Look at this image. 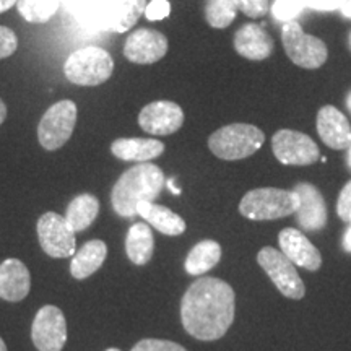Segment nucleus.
<instances>
[{"label": "nucleus", "mask_w": 351, "mask_h": 351, "mask_svg": "<svg viewBox=\"0 0 351 351\" xmlns=\"http://www.w3.org/2000/svg\"><path fill=\"white\" fill-rule=\"evenodd\" d=\"M234 289L215 276H202L187 288L181 301L186 332L202 341L221 339L234 320Z\"/></svg>", "instance_id": "obj_1"}, {"label": "nucleus", "mask_w": 351, "mask_h": 351, "mask_svg": "<svg viewBox=\"0 0 351 351\" xmlns=\"http://www.w3.org/2000/svg\"><path fill=\"white\" fill-rule=\"evenodd\" d=\"M83 28L95 33H125L145 13L147 0H62Z\"/></svg>", "instance_id": "obj_2"}, {"label": "nucleus", "mask_w": 351, "mask_h": 351, "mask_svg": "<svg viewBox=\"0 0 351 351\" xmlns=\"http://www.w3.org/2000/svg\"><path fill=\"white\" fill-rule=\"evenodd\" d=\"M166 184L163 169L152 163H138L127 169L114 184L111 204L122 218L137 217L142 202H155Z\"/></svg>", "instance_id": "obj_3"}, {"label": "nucleus", "mask_w": 351, "mask_h": 351, "mask_svg": "<svg viewBox=\"0 0 351 351\" xmlns=\"http://www.w3.org/2000/svg\"><path fill=\"white\" fill-rule=\"evenodd\" d=\"M300 207V197L295 191H283L276 187L254 189L243 197L239 212L252 221H269L288 215H295Z\"/></svg>", "instance_id": "obj_4"}, {"label": "nucleus", "mask_w": 351, "mask_h": 351, "mask_svg": "<svg viewBox=\"0 0 351 351\" xmlns=\"http://www.w3.org/2000/svg\"><path fill=\"white\" fill-rule=\"evenodd\" d=\"M265 142V135L252 124H230L215 130L208 138V148L219 160L236 161L252 156Z\"/></svg>", "instance_id": "obj_5"}, {"label": "nucleus", "mask_w": 351, "mask_h": 351, "mask_svg": "<svg viewBox=\"0 0 351 351\" xmlns=\"http://www.w3.org/2000/svg\"><path fill=\"white\" fill-rule=\"evenodd\" d=\"M114 70V60L103 47L88 46L73 51L64 64L67 80L80 86H98L109 80Z\"/></svg>", "instance_id": "obj_6"}, {"label": "nucleus", "mask_w": 351, "mask_h": 351, "mask_svg": "<svg viewBox=\"0 0 351 351\" xmlns=\"http://www.w3.org/2000/svg\"><path fill=\"white\" fill-rule=\"evenodd\" d=\"M282 43L289 60L301 69H320L328 59L326 43L313 34H306L301 25L295 20L283 25Z\"/></svg>", "instance_id": "obj_7"}, {"label": "nucleus", "mask_w": 351, "mask_h": 351, "mask_svg": "<svg viewBox=\"0 0 351 351\" xmlns=\"http://www.w3.org/2000/svg\"><path fill=\"white\" fill-rule=\"evenodd\" d=\"M77 104L70 99L59 101L44 112L38 125V138L44 150H59L72 137L77 124Z\"/></svg>", "instance_id": "obj_8"}, {"label": "nucleus", "mask_w": 351, "mask_h": 351, "mask_svg": "<svg viewBox=\"0 0 351 351\" xmlns=\"http://www.w3.org/2000/svg\"><path fill=\"white\" fill-rule=\"evenodd\" d=\"M257 262L283 296L289 298V300H301L304 296V283L298 274L295 263L289 261L282 251L275 247H263L257 254Z\"/></svg>", "instance_id": "obj_9"}, {"label": "nucleus", "mask_w": 351, "mask_h": 351, "mask_svg": "<svg viewBox=\"0 0 351 351\" xmlns=\"http://www.w3.org/2000/svg\"><path fill=\"white\" fill-rule=\"evenodd\" d=\"M38 239L43 251L52 258H67L75 254V234L67 219L59 213L47 212L38 219Z\"/></svg>", "instance_id": "obj_10"}, {"label": "nucleus", "mask_w": 351, "mask_h": 351, "mask_svg": "<svg viewBox=\"0 0 351 351\" xmlns=\"http://www.w3.org/2000/svg\"><path fill=\"white\" fill-rule=\"evenodd\" d=\"M271 150L276 160L287 166H309L320 158L317 143L302 132L282 129L271 138Z\"/></svg>", "instance_id": "obj_11"}, {"label": "nucleus", "mask_w": 351, "mask_h": 351, "mask_svg": "<svg viewBox=\"0 0 351 351\" xmlns=\"http://www.w3.org/2000/svg\"><path fill=\"white\" fill-rule=\"evenodd\" d=\"M32 340L38 351H62L67 343V320L57 306H44L34 315Z\"/></svg>", "instance_id": "obj_12"}, {"label": "nucleus", "mask_w": 351, "mask_h": 351, "mask_svg": "<svg viewBox=\"0 0 351 351\" xmlns=\"http://www.w3.org/2000/svg\"><path fill=\"white\" fill-rule=\"evenodd\" d=\"M168 38L150 28H140L127 38L124 56L132 64L150 65L161 60L168 52Z\"/></svg>", "instance_id": "obj_13"}, {"label": "nucleus", "mask_w": 351, "mask_h": 351, "mask_svg": "<svg viewBox=\"0 0 351 351\" xmlns=\"http://www.w3.org/2000/svg\"><path fill=\"white\" fill-rule=\"evenodd\" d=\"M182 124V108L173 101H153L138 114V125L150 135H171Z\"/></svg>", "instance_id": "obj_14"}, {"label": "nucleus", "mask_w": 351, "mask_h": 351, "mask_svg": "<svg viewBox=\"0 0 351 351\" xmlns=\"http://www.w3.org/2000/svg\"><path fill=\"white\" fill-rule=\"evenodd\" d=\"M293 191L300 197V207L295 212V217L301 230L320 231L326 228L327 205L319 189L309 182H300Z\"/></svg>", "instance_id": "obj_15"}, {"label": "nucleus", "mask_w": 351, "mask_h": 351, "mask_svg": "<svg viewBox=\"0 0 351 351\" xmlns=\"http://www.w3.org/2000/svg\"><path fill=\"white\" fill-rule=\"evenodd\" d=\"M278 244L282 247L280 251L298 267L315 271L322 265V256L317 247L300 230L285 228L278 234Z\"/></svg>", "instance_id": "obj_16"}, {"label": "nucleus", "mask_w": 351, "mask_h": 351, "mask_svg": "<svg viewBox=\"0 0 351 351\" xmlns=\"http://www.w3.org/2000/svg\"><path fill=\"white\" fill-rule=\"evenodd\" d=\"M317 134L332 150H346L351 145V125L343 112L332 104L320 108L317 112Z\"/></svg>", "instance_id": "obj_17"}, {"label": "nucleus", "mask_w": 351, "mask_h": 351, "mask_svg": "<svg viewBox=\"0 0 351 351\" xmlns=\"http://www.w3.org/2000/svg\"><path fill=\"white\" fill-rule=\"evenodd\" d=\"M32 289L28 267L19 258H7L0 263V298L8 302L23 301Z\"/></svg>", "instance_id": "obj_18"}, {"label": "nucleus", "mask_w": 351, "mask_h": 351, "mask_svg": "<svg viewBox=\"0 0 351 351\" xmlns=\"http://www.w3.org/2000/svg\"><path fill=\"white\" fill-rule=\"evenodd\" d=\"M234 49L249 60H265L275 49L274 39L261 25H243L234 34Z\"/></svg>", "instance_id": "obj_19"}, {"label": "nucleus", "mask_w": 351, "mask_h": 351, "mask_svg": "<svg viewBox=\"0 0 351 351\" xmlns=\"http://www.w3.org/2000/svg\"><path fill=\"white\" fill-rule=\"evenodd\" d=\"M111 152L122 161L148 163L163 155L165 143L156 138H117L111 143Z\"/></svg>", "instance_id": "obj_20"}, {"label": "nucleus", "mask_w": 351, "mask_h": 351, "mask_svg": "<svg viewBox=\"0 0 351 351\" xmlns=\"http://www.w3.org/2000/svg\"><path fill=\"white\" fill-rule=\"evenodd\" d=\"M137 215L166 236H179L186 231V221L178 213L155 202H142L137 207Z\"/></svg>", "instance_id": "obj_21"}, {"label": "nucleus", "mask_w": 351, "mask_h": 351, "mask_svg": "<svg viewBox=\"0 0 351 351\" xmlns=\"http://www.w3.org/2000/svg\"><path fill=\"white\" fill-rule=\"evenodd\" d=\"M108 256V245L101 239L88 241L83 244L80 251L73 254L72 262H70V274L73 278L85 280L91 276L96 270L101 269Z\"/></svg>", "instance_id": "obj_22"}, {"label": "nucleus", "mask_w": 351, "mask_h": 351, "mask_svg": "<svg viewBox=\"0 0 351 351\" xmlns=\"http://www.w3.org/2000/svg\"><path fill=\"white\" fill-rule=\"evenodd\" d=\"M155 251V238L147 223H135L125 236L127 257L135 265H145L152 261Z\"/></svg>", "instance_id": "obj_23"}, {"label": "nucleus", "mask_w": 351, "mask_h": 351, "mask_svg": "<svg viewBox=\"0 0 351 351\" xmlns=\"http://www.w3.org/2000/svg\"><path fill=\"white\" fill-rule=\"evenodd\" d=\"M219 261H221V245L217 241L205 239L191 249L184 262V269L189 275H202L212 270Z\"/></svg>", "instance_id": "obj_24"}, {"label": "nucleus", "mask_w": 351, "mask_h": 351, "mask_svg": "<svg viewBox=\"0 0 351 351\" xmlns=\"http://www.w3.org/2000/svg\"><path fill=\"white\" fill-rule=\"evenodd\" d=\"M99 213V200L98 197L91 194L77 195L75 199L69 204L65 219L75 232L85 231L86 228L93 225V221Z\"/></svg>", "instance_id": "obj_25"}, {"label": "nucleus", "mask_w": 351, "mask_h": 351, "mask_svg": "<svg viewBox=\"0 0 351 351\" xmlns=\"http://www.w3.org/2000/svg\"><path fill=\"white\" fill-rule=\"evenodd\" d=\"M62 0H19L16 8L20 15L29 23H46L59 10Z\"/></svg>", "instance_id": "obj_26"}, {"label": "nucleus", "mask_w": 351, "mask_h": 351, "mask_svg": "<svg viewBox=\"0 0 351 351\" xmlns=\"http://www.w3.org/2000/svg\"><path fill=\"white\" fill-rule=\"evenodd\" d=\"M238 7L234 0H207L205 3V20L217 29H225L236 20Z\"/></svg>", "instance_id": "obj_27"}, {"label": "nucleus", "mask_w": 351, "mask_h": 351, "mask_svg": "<svg viewBox=\"0 0 351 351\" xmlns=\"http://www.w3.org/2000/svg\"><path fill=\"white\" fill-rule=\"evenodd\" d=\"M307 8L306 0H275L271 13L278 21H293Z\"/></svg>", "instance_id": "obj_28"}, {"label": "nucleus", "mask_w": 351, "mask_h": 351, "mask_svg": "<svg viewBox=\"0 0 351 351\" xmlns=\"http://www.w3.org/2000/svg\"><path fill=\"white\" fill-rule=\"evenodd\" d=\"M234 3L249 19H262L270 10L269 0H234Z\"/></svg>", "instance_id": "obj_29"}, {"label": "nucleus", "mask_w": 351, "mask_h": 351, "mask_svg": "<svg viewBox=\"0 0 351 351\" xmlns=\"http://www.w3.org/2000/svg\"><path fill=\"white\" fill-rule=\"evenodd\" d=\"M132 351H187L184 346L169 340H158V339H145L138 341L132 348Z\"/></svg>", "instance_id": "obj_30"}, {"label": "nucleus", "mask_w": 351, "mask_h": 351, "mask_svg": "<svg viewBox=\"0 0 351 351\" xmlns=\"http://www.w3.org/2000/svg\"><path fill=\"white\" fill-rule=\"evenodd\" d=\"M19 47V38L7 26H0V60L15 54Z\"/></svg>", "instance_id": "obj_31"}, {"label": "nucleus", "mask_w": 351, "mask_h": 351, "mask_svg": "<svg viewBox=\"0 0 351 351\" xmlns=\"http://www.w3.org/2000/svg\"><path fill=\"white\" fill-rule=\"evenodd\" d=\"M169 13L171 3L168 0H152V2L147 3V7H145L143 15L150 21H160L165 20L166 16H169Z\"/></svg>", "instance_id": "obj_32"}, {"label": "nucleus", "mask_w": 351, "mask_h": 351, "mask_svg": "<svg viewBox=\"0 0 351 351\" xmlns=\"http://www.w3.org/2000/svg\"><path fill=\"white\" fill-rule=\"evenodd\" d=\"M337 215L346 223H351V181L341 189L339 200H337Z\"/></svg>", "instance_id": "obj_33"}, {"label": "nucleus", "mask_w": 351, "mask_h": 351, "mask_svg": "<svg viewBox=\"0 0 351 351\" xmlns=\"http://www.w3.org/2000/svg\"><path fill=\"white\" fill-rule=\"evenodd\" d=\"M345 0H306L307 8L317 12H335L340 10Z\"/></svg>", "instance_id": "obj_34"}, {"label": "nucleus", "mask_w": 351, "mask_h": 351, "mask_svg": "<svg viewBox=\"0 0 351 351\" xmlns=\"http://www.w3.org/2000/svg\"><path fill=\"white\" fill-rule=\"evenodd\" d=\"M341 244H343V249L346 252H351V223H350L348 230L345 231L343 241H341Z\"/></svg>", "instance_id": "obj_35"}, {"label": "nucleus", "mask_w": 351, "mask_h": 351, "mask_svg": "<svg viewBox=\"0 0 351 351\" xmlns=\"http://www.w3.org/2000/svg\"><path fill=\"white\" fill-rule=\"evenodd\" d=\"M16 2H19V0H0V13L10 10Z\"/></svg>", "instance_id": "obj_36"}, {"label": "nucleus", "mask_w": 351, "mask_h": 351, "mask_svg": "<svg viewBox=\"0 0 351 351\" xmlns=\"http://www.w3.org/2000/svg\"><path fill=\"white\" fill-rule=\"evenodd\" d=\"M341 15L346 16V19H351V0H345L343 5L340 8Z\"/></svg>", "instance_id": "obj_37"}, {"label": "nucleus", "mask_w": 351, "mask_h": 351, "mask_svg": "<svg viewBox=\"0 0 351 351\" xmlns=\"http://www.w3.org/2000/svg\"><path fill=\"white\" fill-rule=\"evenodd\" d=\"M166 184H168V189H169L171 192H173L174 195H179V194H181V187L176 186V179H174V178L168 179V181H166Z\"/></svg>", "instance_id": "obj_38"}, {"label": "nucleus", "mask_w": 351, "mask_h": 351, "mask_svg": "<svg viewBox=\"0 0 351 351\" xmlns=\"http://www.w3.org/2000/svg\"><path fill=\"white\" fill-rule=\"evenodd\" d=\"M5 117H7V106H5V103L2 101V98H0V124H3Z\"/></svg>", "instance_id": "obj_39"}, {"label": "nucleus", "mask_w": 351, "mask_h": 351, "mask_svg": "<svg viewBox=\"0 0 351 351\" xmlns=\"http://www.w3.org/2000/svg\"><path fill=\"white\" fill-rule=\"evenodd\" d=\"M346 108H348V111L351 112V91L348 93V96H346Z\"/></svg>", "instance_id": "obj_40"}, {"label": "nucleus", "mask_w": 351, "mask_h": 351, "mask_svg": "<svg viewBox=\"0 0 351 351\" xmlns=\"http://www.w3.org/2000/svg\"><path fill=\"white\" fill-rule=\"evenodd\" d=\"M0 351H8V350H7V345H5V341L2 340V337H0Z\"/></svg>", "instance_id": "obj_41"}, {"label": "nucleus", "mask_w": 351, "mask_h": 351, "mask_svg": "<svg viewBox=\"0 0 351 351\" xmlns=\"http://www.w3.org/2000/svg\"><path fill=\"white\" fill-rule=\"evenodd\" d=\"M348 165H350V168H351V145H350V148H348Z\"/></svg>", "instance_id": "obj_42"}, {"label": "nucleus", "mask_w": 351, "mask_h": 351, "mask_svg": "<svg viewBox=\"0 0 351 351\" xmlns=\"http://www.w3.org/2000/svg\"><path fill=\"white\" fill-rule=\"evenodd\" d=\"M108 351H121V350H117V348H109Z\"/></svg>", "instance_id": "obj_43"}, {"label": "nucleus", "mask_w": 351, "mask_h": 351, "mask_svg": "<svg viewBox=\"0 0 351 351\" xmlns=\"http://www.w3.org/2000/svg\"><path fill=\"white\" fill-rule=\"evenodd\" d=\"M350 49H351V33H350Z\"/></svg>", "instance_id": "obj_44"}]
</instances>
